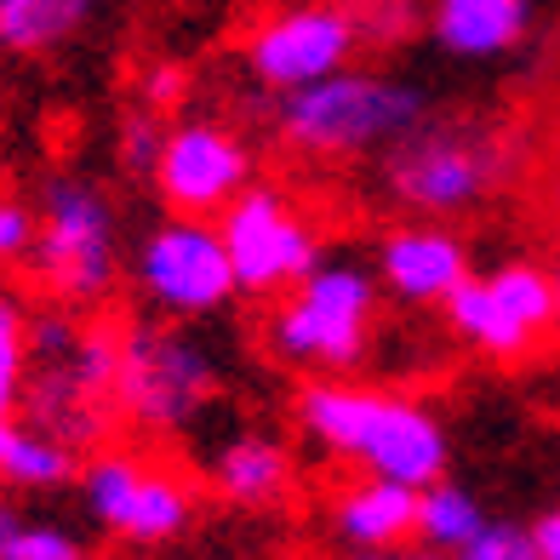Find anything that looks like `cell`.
Here are the masks:
<instances>
[{"instance_id": "6da1fadb", "label": "cell", "mask_w": 560, "mask_h": 560, "mask_svg": "<svg viewBox=\"0 0 560 560\" xmlns=\"http://www.w3.org/2000/svg\"><path fill=\"white\" fill-rule=\"evenodd\" d=\"M298 423L320 452L343 457L361 475H384L400 487H435L446 475V429L423 400L395 395V389H366V384H320L298 389Z\"/></svg>"}, {"instance_id": "7a4b0ae2", "label": "cell", "mask_w": 560, "mask_h": 560, "mask_svg": "<svg viewBox=\"0 0 560 560\" xmlns=\"http://www.w3.org/2000/svg\"><path fill=\"white\" fill-rule=\"evenodd\" d=\"M515 177V138L492 120L423 115L384 149V195L412 218H464Z\"/></svg>"}, {"instance_id": "3957f363", "label": "cell", "mask_w": 560, "mask_h": 560, "mask_svg": "<svg viewBox=\"0 0 560 560\" xmlns=\"http://www.w3.org/2000/svg\"><path fill=\"white\" fill-rule=\"evenodd\" d=\"M423 92L395 74L338 69L326 81H310L298 92H280L275 132L292 155L310 161H361L389 149L423 120Z\"/></svg>"}, {"instance_id": "277c9868", "label": "cell", "mask_w": 560, "mask_h": 560, "mask_svg": "<svg viewBox=\"0 0 560 560\" xmlns=\"http://www.w3.org/2000/svg\"><path fill=\"white\" fill-rule=\"evenodd\" d=\"M115 372H120V332L104 320H69V315H35L30 320V406L35 429L69 441L74 452L97 446L115 406Z\"/></svg>"}, {"instance_id": "5b68a950", "label": "cell", "mask_w": 560, "mask_h": 560, "mask_svg": "<svg viewBox=\"0 0 560 560\" xmlns=\"http://www.w3.org/2000/svg\"><path fill=\"white\" fill-rule=\"evenodd\" d=\"M377 280L349 258H320L292 292L275 298L264 320V343L275 361L310 372H349L372 343Z\"/></svg>"}, {"instance_id": "8992f818", "label": "cell", "mask_w": 560, "mask_h": 560, "mask_svg": "<svg viewBox=\"0 0 560 560\" xmlns=\"http://www.w3.org/2000/svg\"><path fill=\"white\" fill-rule=\"evenodd\" d=\"M120 246H115V207L86 177H52L35 212L30 280L58 298L63 310H86L115 292Z\"/></svg>"}, {"instance_id": "52a82bcc", "label": "cell", "mask_w": 560, "mask_h": 560, "mask_svg": "<svg viewBox=\"0 0 560 560\" xmlns=\"http://www.w3.org/2000/svg\"><path fill=\"white\" fill-rule=\"evenodd\" d=\"M441 310H446L452 332L498 366H526L560 332L555 326V280L532 258H509L487 280L469 275Z\"/></svg>"}, {"instance_id": "ba28073f", "label": "cell", "mask_w": 560, "mask_h": 560, "mask_svg": "<svg viewBox=\"0 0 560 560\" xmlns=\"http://www.w3.org/2000/svg\"><path fill=\"white\" fill-rule=\"evenodd\" d=\"M218 366L189 332L177 326H126L120 332V372H115V406L126 423L149 435L195 423V412L212 400Z\"/></svg>"}, {"instance_id": "9c48e42d", "label": "cell", "mask_w": 560, "mask_h": 560, "mask_svg": "<svg viewBox=\"0 0 560 560\" xmlns=\"http://www.w3.org/2000/svg\"><path fill=\"white\" fill-rule=\"evenodd\" d=\"M218 235L229 246V269L246 298H280L320 264V235L298 200L280 189H241L218 212Z\"/></svg>"}, {"instance_id": "30bf717a", "label": "cell", "mask_w": 560, "mask_h": 560, "mask_svg": "<svg viewBox=\"0 0 560 560\" xmlns=\"http://www.w3.org/2000/svg\"><path fill=\"white\" fill-rule=\"evenodd\" d=\"M81 492L92 521L126 544H172L195 515L189 480L166 464H143L138 452H97L81 469Z\"/></svg>"}, {"instance_id": "8fae6325", "label": "cell", "mask_w": 560, "mask_h": 560, "mask_svg": "<svg viewBox=\"0 0 560 560\" xmlns=\"http://www.w3.org/2000/svg\"><path fill=\"white\" fill-rule=\"evenodd\" d=\"M138 287L155 310H166L177 320L212 315L241 292L218 223L212 218H177V212L138 246Z\"/></svg>"}, {"instance_id": "7c38bea8", "label": "cell", "mask_w": 560, "mask_h": 560, "mask_svg": "<svg viewBox=\"0 0 560 560\" xmlns=\"http://www.w3.org/2000/svg\"><path fill=\"white\" fill-rule=\"evenodd\" d=\"M354 46H361V35H354L349 12L338 0H320V7H287V12H269L252 23L246 63L264 86L298 92L310 81H326V74L349 69Z\"/></svg>"}, {"instance_id": "4fadbf2b", "label": "cell", "mask_w": 560, "mask_h": 560, "mask_svg": "<svg viewBox=\"0 0 560 560\" xmlns=\"http://www.w3.org/2000/svg\"><path fill=\"white\" fill-rule=\"evenodd\" d=\"M149 177L177 218H218L252 184V149L223 120H177Z\"/></svg>"}, {"instance_id": "5bb4252c", "label": "cell", "mask_w": 560, "mask_h": 560, "mask_svg": "<svg viewBox=\"0 0 560 560\" xmlns=\"http://www.w3.org/2000/svg\"><path fill=\"white\" fill-rule=\"evenodd\" d=\"M377 280L400 303H446L469 280V246L435 223H406L377 246Z\"/></svg>"}, {"instance_id": "9a60e30c", "label": "cell", "mask_w": 560, "mask_h": 560, "mask_svg": "<svg viewBox=\"0 0 560 560\" xmlns=\"http://www.w3.org/2000/svg\"><path fill=\"white\" fill-rule=\"evenodd\" d=\"M429 30L452 58H469V63L509 58L532 35V0H435Z\"/></svg>"}, {"instance_id": "2e32d148", "label": "cell", "mask_w": 560, "mask_h": 560, "mask_svg": "<svg viewBox=\"0 0 560 560\" xmlns=\"http://www.w3.org/2000/svg\"><path fill=\"white\" fill-rule=\"evenodd\" d=\"M332 532L349 549H395L418 538V487L361 475L332 498Z\"/></svg>"}, {"instance_id": "e0dca14e", "label": "cell", "mask_w": 560, "mask_h": 560, "mask_svg": "<svg viewBox=\"0 0 560 560\" xmlns=\"http://www.w3.org/2000/svg\"><path fill=\"white\" fill-rule=\"evenodd\" d=\"M212 487L241 509H269L292 492V452L275 435H229L212 457Z\"/></svg>"}, {"instance_id": "ac0fdd59", "label": "cell", "mask_w": 560, "mask_h": 560, "mask_svg": "<svg viewBox=\"0 0 560 560\" xmlns=\"http://www.w3.org/2000/svg\"><path fill=\"white\" fill-rule=\"evenodd\" d=\"M97 0H0V46L18 58L58 52L63 40L86 30Z\"/></svg>"}, {"instance_id": "d6986e66", "label": "cell", "mask_w": 560, "mask_h": 560, "mask_svg": "<svg viewBox=\"0 0 560 560\" xmlns=\"http://www.w3.org/2000/svg\"><path fill=\"white\" fill-rule=\"evenodd\" d=\"M487 526V509H480L475 492L452 487V480H435V487L418 492V538L441 555H457L475 532Z\"/></svg>"}, {"instance_id": "ffe728a7", "label": "cell", "mask_w": 560, "mask_h": 560, "mask_svg": "<svg viewBox=\"0 0 560 560\" xmlns=\"http://www.w3.org/2000/svg\"><path fill=\"white\" fill-rule=\"evenodd\" d=\"M0 480H12L23 492H52L74 480V446L46 435V429H18L7 457H0Z\"/></svg>"}, {"instance_id": "44dd1931", "label": "cell", "mask_w": 560, "mask_h": 560, "mask_svg": "<svg viewBox=\"0 0 560 560\" xmlns=\"http://www.w3.org/2000/svg\"><path fill=\"white\" fill-rule=\"evenodd\" d=\"M0 560H81V538L58 521H30L0 503Z\"/></svg>"}, {"instance_id": "7402d4cb", "label": "cell", "mask_w": 560, "mask_h": 560, "mask_svg": "<svg viewBox=\"0 0 560 560\" xmlns=\"http://www.w3.org/2000/svg\"><path fill=\"white\" fill-rule=\"evenodd\" d=\"M30 384V315L18 298H0V412H18Z\"/></svg>"}, {"instance_id": "603a6c76", "label": "cell", "mask_w": 560, "mask_h": 560, "mask_svg": "<svg viewBox=\"0 0 560 560\" xmlns=\"http://www.w3.org/2000/svg\"><path fill=\"white\" fill-rule=\"evenodd\" d=\"M361 46H400L418 35V0H338Z\"/></svg>"}, {"instance_id": "cb8c5ba5", "label": "cell", "mask_w": 560, "mask_h": 560, "mask_svg": "<svg viewBox=\"0 0 560 560\" xmlns=\"http://www.w3.org/2000/svg\"><path fill=\"white\" fill-rule=\"evenodd\" d=\"M452 560H544V555H538V538H532V526L492 521V515H487V526H480Z\"/></svg>"}, {"instance_id": "d4e9b609", "label": "cell", "mask_w": 560, "mask_h": 560, "mask_svg": "<svg viewBox=\"0 0 560 560\" xmlns=\"http://www.w3.org/2000/svg\"><path fill=\"white\" fill-rule=\"evenodd\" d=\"M161 143H166V126H161V115L155 109H132L120 120V166L126 172H155V161H161Z\"/></svg>"}, {"instance_id": "484cf974", "label": "cell", "mask_w": 560, "mask_h": 560, "mask_svg": "<svg viewBox=\"0 0 560 560\" xmlns=\"http://www.w3.org/2000/svg\"><path fill=\"white\" fill-rule=\"evenodd\" d=\"M30 246H35V212L23 207V200L0 195V264L30 258Z\"/></svg>"}, {"instance_id": "4316f807", "label": "cell", "mask_w": 560, "mask_h": 560, "mask_svg": "<svg viewBox=\"0 0 560 560\" xmlns=\"http://www.w3.org/2000/svg\"><path fill=\"white\" fill-rule=\"evenodd\" d=\"M184 92H189V74L177 69V63H149V69H143V81H138L143 109H155V115H161V109H172Z\"/></svg>"}, {"instance_id": "83f0119b", "label": "cell", "mask_w": 560, "mask_h": 560, "mask_svg": "<svg viewBox=\"0 0 560 560\" xmlns=\"http://www.w3.org/2000/svg\"><path fill=\"white\" fill-rule=\"evenodd\" d=\"M532 538H538V555H544V560H560V503L538 515V526H532Z\"/></svg>"}, {"instance_id": "f1b7e54d", "label": "cell", "mask_w": 560, "mask_h": 560, "mask_svg": "<svg viewBox=\"0 0 560 560\" xmlns=\"http://www.w3.org/2000/svg\"><path fill=\"white\" fill-rule=\"evenodd\" d=\"M354 560H452V555H441V549H406V544H395V549H354Z\"/></svg>"}, {"instance_id": "f546056e", "label": "cell", "mask_w": 560, "mask_h": 560, "mask_svg": "<svg viewBox=\"0 0 560 560\" xmlns=\"http://www.w3.org/2000/svg\"><path fill=\"white\" fill-rule=\"evenodd\" d=\"M12 435H18V423H12V412H0V457H7V446H12Z\"/></svg>"}, {"instance_id": "4dcf8cb0", "label": "cell", "mask_w": 560, "mask_h": 560, "mask_svg": "<svg viewBox=\"0 0 560 560\" xmlns=\"http://www.w3.org/2000/svg\"><path fill=\"white\" fill-rule=\"evenodd\" d=\"M544 189H549V200L560 207V155H555V166H549V184H544Z\"/></svg>"}, {"instance_id": "1f68e13d", "label": "cell", "mask_w": 560, "mask_h": 560, "mask_svg": "<svg viewBox=\"0 0 560 560\" xmlns=\"http://www.w3.org/2000/svg\"><path fill=\"white\" fill-rule=\"evenodd\" d=\"M549 280H555V326H560V252H555V264H549Z\"/></svg>"}]
</instances>
